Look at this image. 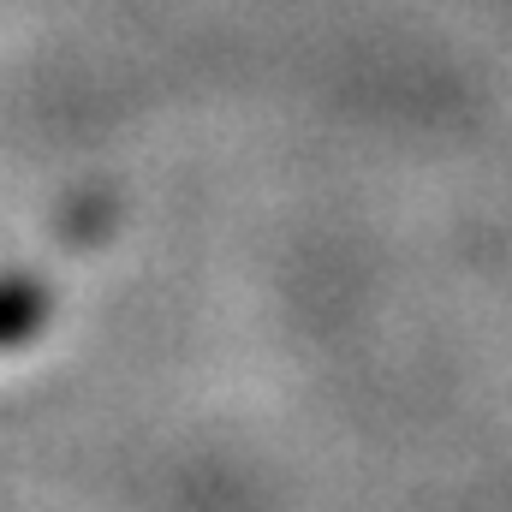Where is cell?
Masks as SVG:
<instances>
[{"label":"cell","mask_w":512,"mask_h":512,"mask_svg":"<svg viewBox=\"0 0 512 512\" xmlns=\"http://www.w3.org/2000/svg\"><path fill=\"white\" fill-rule=\"evenodd\" d=\"M36 310H42V292H36V280L30 274H12V286H6V346H24L30 340V328H36Z\"/></svg>","instance_id":"obj_1"}]
</instances>
